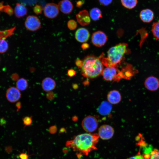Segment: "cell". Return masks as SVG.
Wrapping results in <instances>:
<instances>
[{
	"instance_id": "obj_4",
	"label": "cell",
	"mask_w": 159,
	"mask_h": 159,
	"mask_svg": "<svg viewBox=\"0 0 159 159\" xmlns=\"http://www.w3.org/2000/svg\"><path fill=\"white\" fill-rule=\"evenodd\" d=\"M82 125L86 131L91 132L94 131L97 128L98 122L95 117L89 115L85 117L82 120Z\"/></svg>"
},
{
	"instance_id": "obj_35",
	"label": "cell",
	"mask_w": 159,
	"mask_h": 159,
	"mask_svg": "<svg viewBox=\"0 0 159 159\" xmlns=\"http://www.w3.org/2000/svg\"><path fill=\"white\" fill-rule=\"evenodd\" d=\"M127 159H145V158L142 155L138 154L135 156L131 157Z\"/></svg>"
},
{
	"instance_id": "obj_21",
	"label": "cell",
	"mask_w": 159,
	"mask_h": 159,
	"mask_svg": "<svg viewBox=\"0 0 159 159\" xmlns=\"http://www.w3.org/2000/svg\"><path fill=\"white\" fill-rule=\"evenodd\" d=\"M90 16L93 20L96 21L102 17V12L98 8L95 7L92 8L90 11Z\"/></svg>"
},
{
	"instance_id": "obj_25",
	"label": "cell",
	"mask_w": 159,
	"mask_h": 159,
	"mask_svg": "<svg viewBox=\"0 0 159 159\" xmlns=\"http://www.w3.org/2000/svg\"><path fill=\"white\" fill-rule=\"evenodd\" d=\"M15 29L14 27L7 30L0 31V39H6L8 37L13 35L14 31Z\"/></svg>"
},
{
	"instance_id": "obj_26",
	"label": "cell",
	"mask_w": 159,
	"mask_h": 159,
	"mask_svg": "<svg viewBox=\"0 0 159 159\" xmlns=\"http://www.w3.org/2000/svg\"><path fill=\"white\" fill-rule=\"evenodd\" d=\"M6 39H0V53L6 52L8 49V45Z\"/></svg>"
},
{
	"instance_id": "obj_20",
	"label": "cell",
	"mask_w": 159,
	"mask_h": 159,
	"mask_svg": "<svg viewBox=\"0 0 159 159\" xmlns=\"http://www.w3.org/2000/svg\"><path fill=\"white\" fill-rule=\"evenodd\" d=\"M14 13L16 16L18 18L23 17L27 13V9L23 4L18 3L14 9Z\"/></svg>"
},
{
	"instance_id": "obj_19",
	"label": "cell",
	"mask_w": 159,
	"mask_h": 159,
	"mask_svg": "<svg viewBox=\"0 0 159 159\" xmlns=\"http://www.w3.org/2000/svg\"><path fill=\"white\" fill-rule=\"evenodd\" d=\"M112 109L111 104L108 101H104L100 104L98 108V112L101 115H107L110 112Z\"/></svg>"
},
{
	"instance_id": "obj_43",
	"label": "cell",
	"mask_w": 159,
	"mask_h": 159,
	"mask_svg": "<svg viewBox=\"0 0 159 159\" xmlns=\"http://www.w3.org/2000/svg\"><path fill=\"white\" fill-rule=\"evenodd\" d=\"M62 151L63 153H66L68 152V150L67 148H64L62 149Z\"/></svg>"
},
{
	"instance_id": "obj_18",
	"label": "cell",
	"mask_w": 159,
	"mask_h": 159,
	"mask_svg": "<svg viewBox=\"0 0 159 159\" xmlns=\"http://www.w3.org/2000/svg\"><path fill=\"white\" fill-rule=\"evenodd\" d=\"M121 99L120 93L116 90L110 91L107 95L108 102L111 104H115L118 103L121 101Z\"/></svg>"
},
{
	"instance_id": "obj_44",
	"label": "cell",
	"mask_w": 159,
	"mask_h": 159,
	"mask_svg": "<svg viewBox=\"0 0 159 159\" xmlns=\"http://www.w3.org/2000/svg\"><path fill=\"white\" fill-rule=\"evenodd\" d=\"M72 86L73 88L74 89H77L78 87L77 85L76 84H74Z\"/></svg>"
},
{
	"instance_id": "obj_32",
	"label": "cell",
	"mask_w": 159,
	"mask_h": 159,
	"mask_svg": "<svg viewBox=\"0 0 159 159\" xmlns=\"http://www.w3.org/2000/svg\"><path fill=\"white\" fill-rule=\"evenodd\" d=\"M47 98L49 100H52L54 99L55 97V94L52 92H49L46 94Z\"/></svg>"
},
{
	"instance_id": "obj_14",
	"label": "cell",
	"mask_w": 159,
	"mask_h": 159,
	"mask_svg": "<svg viewBox=\"0 0 159 159\" xmlns=\"http://www.w3.org/2000/svg\"><path fill=\"white\" fill-rule=\"evenodd\" d=\"M58 5L59 9L65 14L71 13L73 8L72 3L69 0H62L59 2Z\"/></svg>"
},
{
	"instance_id": "obj_30",
	"label": "cell",
	"mask_w": 159,
	"mask_h": 159,
	"mask_svg": "<svg viewBox=\"0 0 159 159\" xmlns=\"http://www.w3.org/2000/svg\"><path fill=\"white\" fill-rule=\"evenodd\" d=\"M33 11L36 14L38 15L42 13L43 8L42 6L38 4H36L33 8Z\"/></svg>"
},
{
	"instance_id": "obj_45",
	"label": "cell",
	"mask_w": 159,
	"mask_h": 159,
	"mask_svg": "<svg viewBox=\"0 0 159 159\" xmlns=\"http://www.w3.org/2000/svg\"><path fill=\"white\" fill-rule=\"evenodd\" d=\"M72 119L74 121H75L77 120V118L76 117L74 116L72 117Z\"/></svg>"
},
{
	"instance_id": "obj_40",
	"label": "cell",
	"mask_w": 159,
	"mask_h": 159,
	"mask_svg": "<svg viewBox=\"0 0 159 159\" xmlns=\"http://www.w3.org/2000/svg\"><path fill=\"white\" fill-rule=\"evenodd\" d=\"M89 45L88 44L84 43L82 44L81 47L83 49H88L89 47Z\"/></svg>"
},
{
	"instance_id": "obj_12",
	"label": "cell",
	"mask_w": 159,
	"mask_h": 159,
	"mask_svg": "<svg viewBox=\"0 0 159 159\" xmlns=\"http://www.w3.org/2000/svg\"><path fill=\"white\" fill-rule=\"evenodd\" d=\"M90 37V34L88 31L84 28H80L78 29L75 34L76 39L80 42H87Z\"/></svg>"
},
{
	"instance_id": "obj_13",
	"label": "cell",
	"mask_w": 159,
	"mask_h": 159,
	"mask_svg": "<svg viewBox=\"0 0 159 159\" xmlns=\"http://www.w3.org/2000/svg\"><path fill=\"white\" fill-rule=\"evenodd\" d=\"M78 22L82 26H85L89 24L90 22V18L88 11L84 10L79 12L76 15Z\"/></svg>"
},
{
	"instance_id": "obj_27",
	"label": "cell",
	"mask_w": 159,
	"mask_h": 159,
	"mask_svg": "<svg viewBox=\"0 0 159 159\" xmlns=\"http://www.w3.org/2000/svg\"><path fill=\"white\" fill-rule=\"evenodd\" d=\"M77 26L76 22L73 19H70L67 22V27L70 30H73L75 29L76 28Z\"/></svg>"
},
{
	"instance_id": "obj_7",
	"label": "cell",
	"mask_w": 159,
	"mask_h": 159,
	"mask_svg": "<svg viewBox=\"0 0 159 159\" xmlns=\"http://www.w3.org/2000/svg\"><path fill=\"white\" fill-rule=\"evenodd\" d=\"M107 37L103 32L97 31L93 33L92 36L91 41L95 46L100 47L105 45L107 41Z\"/></svg>"
},
{
	"instance_id": "obj_1",
	"label": "cell",
	"mask_w": 159,
	"mask_h": 159,
	"mask_svg": "<svg viewBox=\"0 0 159 159\" xmlns=\"http://www.w3.org/2000/svg\"><path fill=\"white\" fill-rule=\"evenodd\" d=\"M99 137L96 133H83L75 136L72 140L67 141L66 146L72 148L74 151L87 155L89 153L96 149V145Z\"/></svg>"
},
{
	"instance_id": "obj_31",
	"label": "cell",
	"mask_w": 159,
	"mask_h": 159,
	"mask_svg": "<svg viewBox=\"0 0 159 159\" xmlns=\"http://www.w3.org/2000/svg\"><path fill=\"white\" fill-rule=\"evenodd\" d=\"M100 4L104 6H107L110 4L112 0H98Z\"/></svg>"
},
{
	"instance_id": "obj_17",
	"label": "cell",
	"mask_w": 159,
	"mask_h": 159,
	"mask_svg": "<svg viewBox=\"0 0 159 159\" xmlns=\"http://www.w3.org/2000/svg\"><path fill=\"white\" fill-rule=\"evenodd\" d=\"M42 87L43 90L47 92H50L54 90L56 87L55 81L50 77L44 79L42 82Z\"/></svg>"
},
{
	"instance_id": "obj_8",
	"label": "cell",
	"mask_w": 159,
	"mask_h": 159,
	"mask_svg": "<svg viewBox=\"0 0 159 159\" xmlns=\"http://www.w3.org/2000/svg\"><path fill=\"white\" fill-rule=\"evenodd\" d=\"M59 10L57 5L53 3H49L47 4L44 8V14L48 18L53 19L58 15Z\"/></svg>"
},
{
	"instance_id": "obj_11",
	"label": "cell",
	"mask_w": 159,
	"mask_h": 159,
	"mask_svg": "<svg viewBox=\"0 0 159 159\" xmlns=\"http://www.w3.org/2000/svg\"><path fill=\"white\" fill-rule=\"evenodd\" d=\"M144 85L148 90L151 91H156L159 88V80L155 76H149L145 80Z\"/></svg>"
},
{
	"instance_id": "obj_29",
	"label": "cell",
	"mask_w": 159,
	"mask_h": 159,
	"mask_svg": "<svg viewBox=\"0 0 159 159\" xmlns=\"http://www.w3.org/2000/svg\"><path fill=\"white\" fill-rule=\"evenodd\" d=\"M22 120L25 126L30 125L32 122V117L26 116L23 118Z\"/></svg>"
},
{
	"instance_id": "obj_2",
	"label": "cell",
	"mask_w": 159,
	"mask_h": 159,
	"mask_svg": "<svg viewBox=\"0 0 159 159\" xmlns=\"http://www.w3.org/2000/svg\"><path fill=\"white\" fill-rule=\"evenodd\" d=\"M101 55L99 58L94 55H88L82 61L81 67L82 74L87 78H95L102 74L103 64L100 60Z\"/></svg>"
},
{
	"instance_id": "obj_23",
	"label": "cell",
	"mask_w": 159,
	"mask_h": 159,
	"mask_svg": "<svg viewBox=\"0 0 159 159\" xmlns=\"http://www.w3.org/2000/svg\"><path fill=\"white\" fill-rule=\"evenodd\" d=\"M122 5L126 8L132 9L136 6L137 0H121Z\"/></svg>"
},
{
	"instance_id": "obj_22",
	"label": "cell",
	"mask_w": 159,
	"mask_h": 159,
	"mask_svg": "<svg viewBox=\"0 0 159 159\" xmlns=\"http://www.w3.org/2000/svg\"><path fill=\"white\" fill-rule=\"evenodd\" d=\"M28 82L27 80L24 78L19 79L16 82V87L20 91L26 90L28 87Z\"/></svg>"
},
{
	"instance_id": "obj_16",
	"label": "cell",
	"mask_w": 159,
	"mask_h": 159,
	"mask_svg": "<svg viewBox=\"0 0 159 159\" xmlns=\"http://www.w3.org/2000/svg\"><path fill=\"white\" fill-rule=\"evenodd\" d=\"M140 17L143 22L149 23L153 19L154 14L150 9H146L142 10L140 13Z\"/></svg>"
},
{
	"instance_id": "obj_10",
	"label": "cell",
	"mask_w": 159,
	"mask_h": 159,
	"mask_svg": "<svg viewBox=\"0 0 159 159\" xmlns=\"http://www.w3.org/2000/svg\"><path fill=\"white\" fill-rule=\"evenodd\" d=\"M16 87H11L9 88L6 92V97L10 102L14 103L17 101L21 97V94Z\"/></svg>"
},
{
	"instance_id": "obj_36",
	"label": "cell",
	"mask_w": 159,
	"mask_h": 159,
	"mask_svg": "<svg viewBox=\"0 0 159 159\" xmlns=\"http://www.w3.org/2000/svg\"><path fill=\"white\" fill-rule=\"evenodd\" d=\"M76 65L78 67L81 68L82 67V62L80 59H78L76 60L75 62Z\"/></svg>"
},
{
	"instance_id": "obj_6",
	"label": "cell",
	"mask_w": 159,
	"mask_h": 159,
	"mask_svg": "<svg viewBox=\"0 0 159 159\" xmlns=\"http://www.w3.org/2000/svg\"><path fill=\"white\" fill-rule=\"evenodd\" d=\"M118 66H111L106 67L103 69L102 74L103 79L107 81H115L118 73L120 71L118 69Z\"/></svg>"
},
{
	"instance_id": "obj_9",
	"label": "cell",
	"mask_w": 159,
	"mask_h": 159,
	"mask_svg": "<svg viewBox=\"0 0 159 159\" xmlns=\"http://www.w3.org/2000/svg\"><path fill=\"white\" fill-rule=\"evenodd\" d=\"M114 134V130L110 126L104 125L101 126L99 129L98 135L99 137L103 140L110 139Z\"/></svg>"
},
{
	"instance_id": "obj_3",
	"label": "cell",
	"mask_w": 159,
	"mask_h": 159,
	"mask_svg": "<svg viewBox=\"0 0 159 159\" xmlns=\"http://www.w3.org/2000/svg\"><path fill=\"white\" fill-rule=\"evenodd\" d=\"M127 44L125 43L118 44L110 48L107 52V58L113 66H118L126 53Z\"/></svg>"
},
{
	"instance_id": "obj_39",
	"label": "cell",
	"mask_w": 159,
	"mask_h": 159,
	"mask_svg": "<svg viewBox=\"0 0 159 159\" xmlns=\"http://www.w3.org/2000/svg\"><path fill=\"white\" fill-rule=\"evenodd\" d=\"M11 78L13 81H17L19 79V76L18 74H14L11 76Z\"/></svg>"
},
{
	"instance_id": "obj_33",
	"label": "cell",
	"mask_w": 159,
	"mask_h": 159,
	"mask_svg": "<svg viewBox=\"0 0 159 159\" xmlns=\"http://www.w3.org/2000/svg\"><path fill=\"white\" fill-rule=\"evenodd\" d=\"M57 130V128L56 126L53 125L49 127V132L51 134H54L55 133Z\"/></svg>"
},
{
	"instance_id": "obj_34",
	"label": "cell",
	"mask_w": 159,
	"mask_h": 159,
	"mask_svg": "<svg viewBox=\"0 0 159 159\" xmlns=\"http://www.w3.org/2000/svg\"><path fill=\"white\" fill-rule=\"evenodd\" d=\"M67 73L69 77H72L76 74V71L73 69H70L67 71Z\"/></svg>"
},
{
	"instance_id": "obj_41",
	"label": "cell",
	"mask_w": 159,
	"mask_h": 159,
	"mask_svg": "<svg viewBox=\"0 0 159 159\" xmlns=\"http://www.w3.org/2000/svg\"><path fill=\"white\" fill-rule=\"evenodd\" d=\"M16 106L17 108V111H18L21 107V102H17L16 103Z\"/></svg>"
},
{
	"instance_id": "obj_28",
	"label": "cell",
	"mask_w": 159,
	"mask_h": 159,
	"mask_svg": "<svg viewBox=\"0 0 159 159\" xmlns=\"http://www.w3.org/2000/svg\"><path fill=\"white\" fill-rule=\"evenodd\" d=\"M148 159H159V150H155L152 151Z\"/></svg>"
},
{
	"instance_id": "obj_42",
	"label": "cell",
	"mask_w": 159,
	"mask_h": 159,
	"mask_svg": "<svg viewBox=\"0 0 159 159\" xmlns=\"http://www.w3.org/2000/svg\"><path fill=\"white\" fill-rule=\"evenodd\" d=\"M66 131V130L64 128L62 127L60 128L59 131V133H61L65 132Z\"/></svg>"
},
{
	"instance_id": "obj_24",
	"label": "cell",
	"mask_w": 159,
	"mask_h": 159,
	"mask_svg": "<svg viewBox=\"0 0 159 159\" xmlns=\"http://www.w3.org/2000/svg\"><path fill=\"white\" fill-rule=\"evenodd\" d=\"M151 30L155 39L156 40H159V21L153 23Z\"/></svg>"
},
{
	"instance_id": "obj_5",
	"label": "cell",
	"mask_w": 159,
	"mask_h": 159,
	"mask_svg": "<svg viewBox=\"0 0 159 159\" xmlns=\"http://www.w3.org/2000/svg\"><path fill=\"white\" fill-rule=\"evenodd\" d=\"M26 29L31 32L37 31L41 27V23L39 18L34 15H29L26 17L24 23Z\"/></svg>"
},
{
	"instance_id": "obj_37",
	"label": "cell",
	"mask_w": 159,
	"mask_h": 159,
	"mask_svg": "<svg viewBox=\"0 0 159 159\" xmlns=\"http://www.w3.org/2000/svg\"><path fill=\"white\" fill-rule=\"evenodd\" d=\"M20 159H28L29 156L24 153L21 154L19 156Z\"/></svg>"
},
{
	"instance_id": "obj_38",
	"label": "cell",
	"mask_w": 159,
	"mask_h": 159,
	"mask_svg": "<svg viewBox=\"0 0 159 159\" xmlns=\"http://www.w3.org/2000/svg\"><path fill=\"white\" fill-rule=\"evenodd\" d=\"M84 0H80L77 1L76 2V6L77 7H81L84 3Z\"/></svg>"
},
{
	"instance_id": "obj_15",
	"label": "cell",
	"mask_w": 159,
	"mask_h": 159,
	"mask_svg": "<svg viewBox=\"0 0 159 159\" xmlns=\"http://www.w3.org/2000/svg\"><path fill=\"white\" fill-rule=\"evenodd\" d=\"M120 72L122 78L129 80L137 72V71L134 69L131 65L127 64L122 69Z\"/></svg>"
}]
</instances>
